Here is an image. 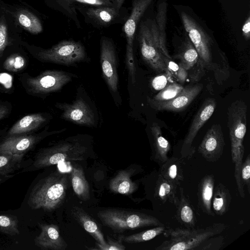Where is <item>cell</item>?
Returning a JSON list of instances; mask_svg holds the SVG:
<instances>
[{
  "label": "cell",
  "instance_id": "cell-1",
  "mask_svg": "<svg viewBox=\"0 0 250 250\" xmlns=\"http://www.w3.org/2000/svg\"><path fill=\"white\" fill-rule=\"evenodd\" d=\"M92 145V137L87 134L67 137L41 149L36 155L32 165L25 170L41 169L62 162L84 160L91 155Z\"/></svg>",
  "mask_w": 250,
  "mask_h": 250
},
{
  "label": "cell",
  "instance_id": "cell-2",
  "mask_svg": "<svg viewBox=\"0 0 250 250\" xmlns=\"http://www.w3.org/2000/svg\"><path fill=\"white\" fill-rule=\"evenodd\" d=\"M68 187V175L57 170L41 179L34 186L27 204L33 209L53 211L62 204Z\"/></svg>",
  "mask_w": 250,
  "mask_h": 250
},
{
  "label": "cell",
  "instance_id": "cell-3",
  "mask_svg": "<svg viewBox=\"0 0 250 250\" xmlns=\"http://www.w3.org/2000/svg\"><path fill=\"white\" fill-rule=\"evenodd\" d=\"M227 226L223 223H215L201 229H168L163 233L168 240L163 241L156 250H196L204 241L221 234Z\"/></svg>",
  "mask_w": 250,
  "mask_h": 250
},
{
  "label": "cell",
  "instance_id": "cell-4",
  "mask_svg": "<svg viewBox=\"0 0 250 250\" xmlns=\"http://www.w3.org/2000/svg\"><path fill=\"white\" fill-rule=\"evenodd\" d=\"M97 217L104 226L117 232L164 225L152 215L117 208L100 210L97 213Z\"/></svg>",
  "mask_w": 250,
  "mask_h": 250
},
{
  "label": "cell",
  "instance_id": "cell-5",
  "mask_svg": "<svg viewBox=\"0 0 250 250\" xmlns=\"http://www.w3.org/2000/svg\"><path fill=\"white\" fill-rule=\"evenodd\" d=\"M138 40L143 60L154 71L159 73L167 72L154 21L147 20L140 22Z\"/></svg>",
  "mask_w": 250,
  "mask_h": 250
},
{
  "label": "cell",
  "instance_id": "cell-6",
  "mask_svg": "<svg viewBox=\"0 0 250 250\" xmlns=\"http://www.w3.org/2000/svg\"><path fill=\"white\" fill-rule=\"evenodd\" d=\"M247 104L242 100L232 102L228 109V126L233 163L243 158V141L247 131Z\"/></svg>",
  "mask_w": 250,
  "mask_h": 250
},
{
  "label": "cell",
  "instance_id": "cell-7",
  "mask_svg": "<svg viewBox=\"0 0 250 250\" xmlns=\"http://www.w3.org/2000/svg\"><path fill=\"white\" fill-rule=\"evenodd\" d=\"M38 57L44 62L69 66L84 61L86 53L81 42L63 40L50 48L41 50Z\"/></svg>",
  "mask_w": 250,
  "mask_h": 250
},
{
  "label": "cell",
  "instance_id": "cell-8",
  "mask_svg": "<svg viewBox=\"0 0 250 250\" xmlns=\"http://www.w3.org/2000/svg\"><path fill=\"white\" fill-rule=\"evenodd\" d=\"M153 0H133L130 14L124 23L123 32L126 39V65L134 84L136 81V67L133 55V42L138 24Z\"/></svg>",
  "mask_w": 250,
  "mask_h": 250
},
{
  "label": "cell",
  "instance_id": "cell-9",
  "mask_svg": "<svg viewBox=\"0 0 250 250\" xmlns=\"http://www.w3.org/2000/svg\"><path fill=\"white\" fill-rule=\"evenodd\" d=\"M181 18L188 37L199 55V62L204 68L212 69V40L203 27L185 12Z\"/></svg>",
  "mask_w": 250,
  "mask_h": 250
},
{
  "label": "cell",
  "instance_id": "cell-10",
  "mask_svg": "<svg viewBox=\"0 0 250 250\" xmlns=\"http://www.w3.org/2000/svg\"><path fill=\"white\" fill-rule=\"evenodd\" d=\"M86 22L95 27H107L116 23H125L129 14L123 6H86L79 8Z\"/></svg>",
  "mask_w": 250,
  "mask_h": 250
},
{
  "label": "cell",
  "instance_id": "cell-11",
  "mask_svg": "<svg viewBox=\"0 0 250 250\" xmlns=\"http://www.w3.org/2000/svg\"><path fill=\"white\" fill-rule=\"evenodd\" d=\"M77 76L61 70H46L27 79L28 91L35 94H48L60 90Z\"/></svg>",
  "mask_w": 250,
  "mask_h": 250
},
{
  "label": "cell",
  "instance_id": "cell-12",
  "mask_svg": "<svg viewBox=\"0 0 250 250\" xmlns=\"http://www.w3.org/2000/svg\"><path fill=\"white\" fill-rule=\"evenodd\" d=\"M214 98H208L203 103L191 123L188 131L185 138L181 149L183 158H191L195 152V147L192 146L198 132L211 117L216 107Z\"/></svg>",
  "mask_w": 250,
  "mask_h": 250
},
{
  "label": "cell",
  "instance_id": "cell-13",
  "mask_svg": "<svg viewBox=\"0 0 250 250\" xmlns=\"http://www.w3.org/2000/svg\"><path fill=\"white\" fill-rule=\"evenodd\" d=\"M100 45L103 75L110 90L116 92L118 90L119 78L115 47L111 39L106 37L101 38Z\"/></svg>",
  "mask_w": 250,
  "mask_h": 250
},
{
  "label": "cell",
  "instance_id": "cell-14",
  "mask_svg": "<svg viewBox=\"0 0 250 250\" xmlns=\"http://www.w3.org/2000/svg\"><path fill=\"white\" fill-rule=\"evenodd\" d=\"M57 108L62 111V119L74 124L87 126L96 125L95 116L89 105L81 97L72 103H58Z\"/></svg>",
  "mask_w": 250,
  "mask_h": 250
},
{
  "label": "cell",
  "instance_id": "cell-15",
  "mask_svg": "<svg viewBox=\"0 0 250 250\" xmlns=\"http://www.w3.org/2000/svg\"><path fill=\"white\" fill-rule=\"evenodd\" d=\"M201 83L184 87L182 91L174 98L167 101H159L147 96L148 104L157 111L180 112L186 109L196 98L203 88Z\"/></svg>",
  "mask_w": 250,
  "mask_h": 250
},
{
  "label": "cell",
  "instance_id": "cell-16",
  "mask_svg": "<svg viewBox=\"0 0 250 250\" xmlns=\"http://www.w3.org/2000/svg\"><path fill=\"white\" fill-rule=\"evenodd\" d=\"M225 142L221 126L213 125L207 131L198 148V152L209 162H215L221 157Z\"/></svg>",
  "mask_w": 250,
  "mask_h": 250
},
{
  "label": "cell",
  "instance_id": "cell-17",
  "mask_svg": "<svg viewBox=\"0 0 250 250\" xmlns=\"http://www.w3.org/2000/svg\"><path fill=\"white\" fill-rule=\"evenodd\" d=\"M66 128L46 132L42 134L9 136L0 144V152H8L18 155H24L32 149L44 137L54 133L63 132Z\"/></svg>",
  "mask_w": 250,
  "mask_h": 250
},
{
  "label": "cell",
  "instance_id": "cell-18",
  "mask_svg": "<svg viewBox=\"0 0 250 250\" xmlns=\"http://www.w3.org/2000/svg\"><path fill=\"white\" fill-rule=\"evenodd\" d=\"M40 234L34 239L35 245L43 250H65L68 245L54 224H39Z\"/></svg>",
  "mask_w": 250,
  "mask_h": 250
},
{
  "label": "cell",
  "instance_id": "cell-19",
  "mask_svg": "<svg viewBox=\"0 0 250 250\" xmlns=\"http://www.w3.org/2000/svg\"><path fill=\"white\" fill-rule=\"evenodd\" d=\"M136 171L137 168L133 166L118 171L109 182L110 190L115 193L127 195L134 193L138 187L131 177Z\"/></svg>",
  "mask_w": 250,
  "mask_h": 250
},
{
  "label": "cell",
  "instance_id": "cell-20",
  "mask_svg": "<svg viewBox=\"0 0 250 250\" xmlns=\"http://www.w3.org/2000/svg\"><path fill=\"white\" fill-rule=\"evenodd\" d=\"M215 187L213 174L205 175L198 185L197 197L198 205L203 212L207 215L214 216L211 208V201Z\"/></svg>",
  "mask_w": 250,
  "mask_h": 250
},
{
  "label": "cell",
  "instance_id": "cell-21",
  "mask_svg": "<svg viewBox=\"0 0 250 250\" xmlns=\"http://www.w3.org/2000/svg\"><path fill=\"white\" fill-rule=\"evenodd\" d=\"M180 196L174 203L176 208V218L182 225L188 229L194 228L196 217L192 205L184 194V189L179 187Z\"/></svg>",
  "mask_w": 250,
  "mask_h": 250
},
{
  "label": "cell",
  "instance_id": "cell-22",
  "mask_svg": "<svg viewBox=\"0 0 250 250\" xmlns=\"http://www.w3.org/2000/svg\"><path fill=\"white\" fill-rule=\"evenodd\" d=\"M72 215L79 224L95 240L96 243L104 246L106 242L97 222L86 212L78 207H74Z\"/></svg>",
  "mask_w": 250,
  "mask_h": 250
},
{
  "label": "cell",
  "instance_id": "cell-23",
  "mask_svg": "<svg viewBox=\"0 0 250 250\" xmlns=\"http://www.w3.org/2000/svg\"><path fill=\"white\" fill-rule=\"evenodd\" d=\"M150 130L153 137L151 159L160 166L168 159V153L171 146L163 136L161 127L156 123H153Z\"/></svg>",
  "mask_w": 250,
  "mask_h": 250
},
{
  "label": "cell",
  "instance_id": "cell-24",
  "mask_svg": "<svg viewBox=\"0 0 250 250\" xmlns=\"http://www.w3.org/2000/svg\"><path fill=\"white\" fill-rule=\"evenodd\" d=\"M58 5L76 22L77 18L75 9L86 6H116L115 0H55Z\"/></svg>",
  "mask_w": 250,
  "mask_h": 250
},
{
  "label": "cell",
  "instance_id": "cell-25",
  "mask_svg": "<svg viewBox=\"0 0 250 250\" xmlns=\"http://www.w3.org/2000/svg\"><path fill=\"white\" fill-rule=\"evenodd\" d=\"M69 177L76 196L83 201L89 200L90 198L89 186L85 178L83 167L79 165H72Z\"/></svg>",
  "mask_w": 250,
  "mask_h": 250
},
{
  "label": "cell",
  "instance_id": "cell-26",
  "mask_svg": "<svg viewBox=\"0 0 250 250\" xmlns=\"http://www.w3.org/2000/svg\"><path fill=\"white\" fill-rule=\"evenodd\" d=\"M159 173L168 182L180 187L184 176L181 161L172 157L160 165Z\"/></svg>",
  "mask_w": 250,
  "mask_h": 250
},
{
  "label": "cell",
  "instance_id": "cell-27",
  "mask_svg": "<svg viewBox=\"0 0 250 250\" xmlns=\"http://www.w3.org/2000/svg\"><path fill=\"white\" fill-rule=\"evenodd\" d=\"M231 195L228 188L221 183L214 187L211 208L214 214L222 216L229 209Z\"/></svg>",
  "mask_w": 250,
  "mask_h": 250
},
{
  "label": "cell",
  "instance_id": "cell-28",
  "mask_svg": "<svg viewBox=\"0 0 250 250\" xmlns=\"http://www.w3.org/2000/svg\"><path fill=\"white\" fill-rule=\"evenodd\" d=\"M46 121L41 114H32L25 116L16 122L10 128L8 135H17L37 129Z\"/></svg>",
  "mask_w": 250,
  "mask_h": 250
},
{
  "label": "cell",
  "instance_id": "cell-29",
  "mask_svg": "<svg viewBox=\"0 0 250 250\" xmlns=\"http://www.w3.org/2000/svg\"><path fill=\"white\" fill-rule=\"evenodd\" d=\"M174 58L179 60V64L187 71L191 70L199 62L197 51L188 37L182 42Z\"/></svg>",
  "mask_w": 250,
  "mask_h": 250
},
{
  "label": "cell",
  "instance_id": "cell-30",
  "mask_svg": "<svg viewBox=\"0 0 250 250\" xmlns=\"http://www.w3.org/2000/svg\"><path fill=\"white\" fill-rule=\"evenodd\" d=\"M177 186L168 182L158 173L154 188V197L163 203L168 202L174 205L177 197Z\"/></svg>",
  "mask_w": 250,
  "mask_h": 250
},
{
  "label": "cell",
  "instance_id": "cell-31",
  "mask_svg": "<svg viewBox=\"0 0 250 250\" xmlns=\"http://www.w3.org/2000/svg\"><path fill=\"white\" fill-rule=\"evenodd\" d=\"M23 155L0 152V176L10 174L20 168Z\"/></svg>",
  "mask_w": 250,
  "mask_h": 250
},
{
  "label": "cell",
  "instance_id": "cell-32",
  "mask_svg": "<svg viewBox=\"0 0 250 250\" xmlns=\"http://www.w3.org/2000/svg\"><path fill=\"white\" fill-rule=\"evenodd\" d=\"M167 4L162 2L159 4L156 16V26L159 35L161 50L163 55L169 59H172L166 47V24Z\"/></svg>",
  "mask_w": 250,
  "mask_h": 250
},
{
  "label": "cell",
  "instance_id": "cell-33",
  "mask_svg": "<svg viewBox=\"0 0 250 250\" xmlns=\"http://www.w3.org/2000/svg\"><path fill=\"white\" fill-rule=\"evenodd\" d=\"M17 19L20 25L31 33L39 34L43 30L42 24L39 18L27 10H22L18 12Z\"/></svg>",
  "mask_w": 250,
  "mask_h": 250
},
{
  "label": "cell",
  "instance_id": "cell-34",
  "mask_svg": "<svg viewBox=\"0 0 250 250\" xmlns=\"http://www.w3.org/2000/svg\"><path fill=\"white\" fill-rule=\"evenodd\" d=\"M165 229V225L160 226L128 236L121 235V237L122 241L125 243L128 244L138 243L154 238L163 233Z\"/></svg>",
  "mask_w": 250,
  "mask_h": 250
},
{
  "label": "cell",
  "instance_id": "cell-35",
  "mask_svg": "<svg viewBox=\"0 0 250 250\" xmlns=\"http://www.w3.org/2000/svg\"><path fill=\"white\" fill-rule=\"evenodd\" d=\"M18 223L15 216L0 214V231L12 236L19 235Z\"/></svg>",
  "mask_w": 250,
  "mask_h": 250
},
{
  "label": "cell",
  "instance_id": "cell-36",
  "mask_svg": "<svg viewBox=\"0 0 250 250\" xmlns=\"http://www.w3.org/2000/svg\"><path fill=\"white\" fill-rule=\"evenodd\" d=\"M184 87L176 83H171L156 95L152 99L159 101L169 100L178 95Z\"/></svg>",
  "mask_w": 250,
  "mask_h": 250
},
{
  "label": "cell",
  "instance_id": "cell-37",
  "mask_svg": "<svg viewBox=\"0 0 250 250\" xmlns=\"http://www.w3.org/2000/svg\"><path fill=\"white\" fill-rule=\"evenodd\" d=\"M164 62L167 68L172 76L174 77L181 83H184L188 77V71L183 67L179 63L178 64L169 59L164 56Z\"/></svg>",
  "mask_w": 250,
  "mask_h": 250
},
{
  "label": "cell",
  "instance_id": "cell-38",
  "mask_svg": "<svg viewBox=\"0 0 250 250\" xmlns=\"http://www.w3.org/2000/svg\"><path fill=\"white\" fill-rule=\"evenodd\" d=\"M26 65V61L21 56L14 54L9 56L3 63L4 68L9 71L16 72Z\"/></svg>",
  "mask_w": 250,
  "mask_h": 250
},
{
  "label": "cell",
  "instance_id": "cell-39",
  "mask_svg": "<svg viewBox=\"0 0 250 250\" xmlns=\"http://www.w3.org/2000/svg\"><path fill=\"white\" fill-rule=\"evenodd\" d=\"M169 72H165L154 77L151 81V85L154 90H161L168 84V82H173Z\"/></svg>",
  "mask_w": 250,
  "mask_h": 250
},
{
  "label": "cell",
  "instance_id": "cell-40",
  "mask_svg": "<svg viewBox=\"0 0 250 250\" xmlns=\"http://www.w3.org/2000/svg\"><path fill=\"white\" fill-rule=\"evenodd\" d=\"M208 238L196 250H219L223 246L224 238L222 236Z\"/></svg>",
  "mask_w": 250,
  "mask_h": 250
},
{
  "label": "cell",
  "instance_id": "cell-41",
  "mask_svg": "<svg viewBox=\"0 0 250 250\" xmlns=\"http://www.w3.org/2000/svg\"><path fill=\"white\" fill-rule=\"evenodd\" d=\"M106 243L104 246L99 245L96 243V250H125V247L122 244V239L121 236H120L119 240L115 241L112 240L108 236H107Z\"/></svg>",
  "mask_w": 250,
  "mask_h": 250
},
{
  "label": "cell",
  "instance_id": "cell-42",
  "mask_svg": "<svg viewBox=\"0 0 250 250\" xmlns=\"http://www.w3.org/2000/svg\"><path fill=\"white\" fill-rule=\"evenodd\" d=\"M243 159H240L236 161L234 164V177L235 179L237 189L239 194L241 198L245 197L244 185L243 183L241 175V169Z\"/></svg>",
  "mask_w": 250,
  "mask_h": 250
},
{
  "label": "cell",
  "instance_id": "cell-43",
  "mask_svg": "<svg viewBox=\"0 0 250 250\" xmlns=\"http://www.w3.org/2000/svg\"><path fill=\"white\" fill-rule=\"evenodd\" d=\"M9 43L7 26L3 17L0 21V57Z\"/></svg>",
  "mask_w": 250,
  "mask_h": 250
},
{
  "label": "cell",
  "instance_id": "cell-44",
  "mask_svg": "<svg viewBox=\"0 0 250 250\" xmlns=\"http://www.w3.org/2000/svg\"><path fill=\"white\" fill-rule=\"evenodd\" d=\"M241 175L243 183L247 187L248 192H250V156L248 154L244 163H242Z\"/></svg>",
  "mask_w": 250,
  "mask_h": 250
},
{
  "label": "cell",
  "instance_id": "cell-45",
  "mask_svg": "<svg viewBox=\"0 0 250 250\" xmlns=\"http://www.w3.org/2000/svg\"><path fill=\"white\" fill-rule=\"evenodd\" d=\"M242 30L245 39L249 40L250 38V17L249 16L243 25Z\"/></svg>",
  "mask_w": 250,
  "mask_h": 250
},
{
  "label": "cell",
  "instance_id": "cell-46",
  "mask_svg": "<svg viewBox=\"0 0 250 250\" xmlns=\"http://www.w3.org/2000/svg\"><path fill=\"white\" fill-rule=\"evenodd\" d=\"M8 113V108L5 105L0 104V120L4 118Z\"/></svg>",
  "mask_w": 250,
  "mask_h": 250
},
{
  "label": "cell",
  "instance_id": "cell-47",
  "mask_svg": "<svg viewBox=\"0 0 250 250\" xmlns=\"http://www.w3.org/2000/svg\"><path fill=\"white\" fill-rule=\"evenodd\" d=\"M13 175H11L10 174L5 175V176H0V184L3 183L5 181L8 180V179L12 177Z\"/></svg>",
  "mask_w": 250,
  "mask_h": 250
},
{
  "label": "cell",
  "instance_id": "cell-48",
  "mask_svg": "<svg viewBox=\"0 0 250 250\" xmlns=\"http://www.w3.org/2000/svg\"><path fill=\"white\" fill-rule=\"evenodd\" d=\"M125 0H115L116 7L119 8H121Z\"/></svg>",
  "mask_w": 250,
  "mask_h": 250
}]
</instances>
